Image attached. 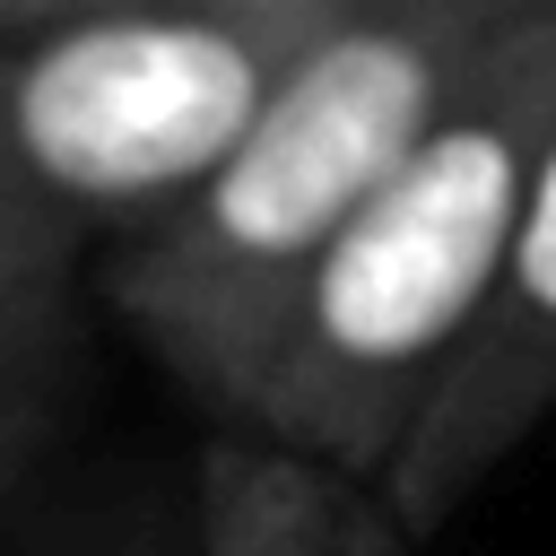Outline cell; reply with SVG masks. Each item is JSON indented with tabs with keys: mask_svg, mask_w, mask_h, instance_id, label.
<instances>
[{
	"mask_svg": "<svg viewBox=\"0 0 556 556\" xmlns=\"http://www.w3.org/2000/svg\"><path fill=\"white\" fill-rule=\"evenodd\" d=\"M70 391H78V321L0 339V504L52 452V434L70 417Z\"/></svg>",
	"mask_w": 556,
	"mask_h": 556,
	"instance_id": "8992f818",
	"label": "cell"
},
{
	"mask_svg": "<svg viewBox=\"0 0 556 556\" xmlns=\"http://www.w3.org/2000/svg\"><path fill=\"white\" fill-rule=\"evenodd\" d=\"M70 295H78V243L0 174V339L78 321Z\"/></svg>",
	"mask_w": 556,
	"mask_h": 556,
	"instance_id": "52a82bcc",
	"label": "cell"
},
{
	"mask_svg": "<svg viewBox=\"0 0 556 556\" xmlns=\"http://www.w3.org/2000/svg\"><path fill=\"white\" fill-rule=\"evenodd\" d=\"M556 139V9L513 26L400 174L313 252L217 426H252L365 486L469 356Z\"/></svg>",
	"mask_w": 556,
	"mask_h": 556,
	"instance_id": "6da1fadb",
	"label": "cell"
},
{
	"mask_svg": "<svg viewBox=\"0 0 556 556\" xmlns=\"http://www.w3.org/2000/svg\"><path fill=\"white\" fill-rule=\"evenodd\" d=\"M17 556H182V513H156L139 495H113L96 513L52 521L43 539H26Z\"/></svg>",
	"mask_w": 556,
	"mask_h": 556,
	"instance_id": "ba28073f",
	"label": "cell"
},
{
	"mask_svg": "<svg viewBox=\"0 0 556 556\" xmlns=\"http://www.w3.org/2000/svg\"><path fill=\"white\" fill-rule=\"evenodd\" d=\"M348 556H417V530L382 504V486L356 495V521H348Z\"/></svg>",
	"mask_w": 556,
	"mask_h": 556,
	"instance_id": "30bf717a",
	"label": "cell"
},
{
	"mask_svg": "<svg viewBox=\"0 0 556 556\" xmlns=\"http://www.w3.org/2000/svg\"><path fill=\"white\" fill-rule=\"evenodd\" d=\"M556 0H356L339 9L243 148L139 243L113 252L104 295L139 348L208 408L243 391L278 304L313 252L400 174V156L452 113L486 52Z\"/></svg>",
	"mask_w": 556,
	"mask_h": 556,
	"instance_id": "7a4b0ae2",
	"label": "cell"
},
{
	"mask_svg": "<svg viewBox=\"0 0 556 556\" xmlns=\"http://www.w3.org/2000/svg\"><path fill=\"white\" fill-rule=\"evenodd\" d=\"M70 9H148V0H0V35L35 26V17H70ZM165 9H278V17H321V9H356V0H165Z\"/></svg>",
	"mask_w": 556,
	"mask_h": 556,
	"instance_id": "9c48e42d",
	"label": "cell"
},
{
	"mask_svg": "<svg viewBox=\"0 0 556 556\" xmlns=\"http://www.w3.org/2000/svg\"><path fill=\"white\" fill-rule=\"evenodd\" d=\"M547 417H556V139L539 156V182H530L521 243H513V269L495 287V313L478 321L469 356L452 365V382L434 391V408L400 443V460L382 478V504L417 539L443 530Z\"/></svg>",
	"mask_w": 556,
	"mask_h": 556,
	"instance_id": "277c9868",
	"label": "cell"
},
{
	"mask_svg": "<svg viewBox=\"0 0 556 556\" xmlns=\"http://www.w3.org/2000/svg\"><path fill=\"white\" fill-rule=\"evenodd\" d=\"M278 9H70L0 35V174L87 252L156 235L330 26Z\"/></svg>",
	"mask_w": 556,
	"mask_h": 556,
	"instance_id": "3957f363",
	"label": "cell"
},
{
	"mask_svg": "<svg viewBox=\"0 0 556 556\" xmlns=\"http://www.w3.org/2000/svg\"><path fill=\"white\" fill-rule=\"evenodd\" d=\"M356 495L365 478L252 426H217L182 486V556H348Z\"/></svg>",
	"mask_w": 556,
	"mask_h": 556,
	"instance_id": "5b68a950",
	"label": "cell"
}]
</instances>
